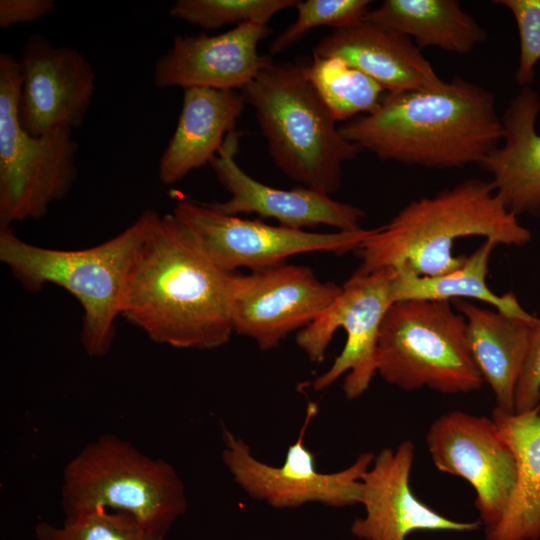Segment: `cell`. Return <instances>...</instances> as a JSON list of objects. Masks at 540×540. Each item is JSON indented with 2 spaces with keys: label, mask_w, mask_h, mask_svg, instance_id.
Masks as SVG:
<instances>
[{
  "label": "cell",
  "mask_w": 540,
  "mask_h": 540,
  "mask_svg": "<svg viewBox=\"0 0 540 540\" xmlns=\"http://www.w3.org/2000/svg\"><path fill=\"white\" fill-rule=\"evenodd\" d=\"M395 271L355 272L343 285L332 305L310 325L298 331L296 344L314 363L324 360L338 328L346 332V343L332 365L312 382L322 391L345 375L343 392L355 400L370 387L377 374V346L381 324L393 304Z\"/></svg>",
  "instance_id": "obj_9"
},
{
  "label": "cell",
  "mask_w": 540,
  "mask_h": 540,
  "mask_svg": "<svg viewBox=\"0 0 540 540\" xmlns=\"http://www.w3.org/2000/svg\"><path fill=\"white\" fill-rule=\"evenodd\" d=\"M491 418L514 454L517 480L503 517L485 529V540H539L540 410L515 413L494 407Z\"/></svg>",
  "instance_id": "obj_22"
},
{
  "label": "cell",
  "mask_w": 540,
  "mask_h": 540,
  "mask_svg": "<svg viewBox=\"0 0 540 540\" xmlns=\"http://www.w3.org/2000/svg\"><path fill=\"white\" fill-rule=\"evenodd\" d=\"M38 540H163L123 512L96 508L65 517L61 526L39 522Z\"/></svg>",
  "instance_id": "obj_26"
},
{
  "label": "cell",
  "mask_w": 540,
  "mask_h": 540,
  "mask_svg": "<svg viewBox=\"0 0 540 540\" xmlns=\"http://www.w3.org/2000/svg\"><path fill=\"white\" fill-rule=\"evenodd\" d=\"M339 130L381 160L438 169L480 165L503 140L494 94L459 76L440 89L387 92Z\"/></svg>",
  "instance_id": "obj_2"
},
{
  "label": "cell",
  "mask_w": 540,
  "mask_h": 540,
  "mask_svg": "<svg viewBox=\"0 0 540 540\" xmlns=\"http://www.w3.org/2000/svg\"><path fill=\"white\" fill-rule=\"evenodd\" d=\"M61 504L65 517L96 508L129 514L163 540L188 506L184 484L170 463L108 433L66 464Z\"/></svg>",
  "instance_id": "obj_6"
},
{
  "label": "cell",
  "mask_w": 540,
  "mask_h": 540,
  "mask_svg": "<svg viewBox=\"0 0 540 540\" xmlns=\"http://www.w3.org/2000/svg\"><path fill=\"white\" fill-rule=\"evenodd\" d=\"M455 304L466 319L472 356L493 392L496 407L514 412L515 390L537 317L531 320L511 317L462 300Z\"/></svg>",
  "instance_id": "obj_21"
},
{
  "label": "cell",
  "mask_w": 540,
  "mask_h": 540,
  "mask_svg": "<svg viewBox=\"0 0 540 540\" xmlns=\"http://www.w3.org/2000/svg\"><path fill=\"white\" fill-rule=\"evenodd\" d=\"M497 244L489 239L469 256L462 266L439 276H417L397 273L392 283L393 303L403 300L450 301L452 298H471L493 306L495 310L511 317L531 320L513 292L504 295L494 293L486 282L489 260Z\"/></svg>",
  "instance_id": "obj_24"
},
{
  "label": "cell",
  "mask_w": 540,
  "mask_h": 540,
  "mask_svg": "<svg viewBox=\"0 0 540 540\" xmlns=\"http://www.w3.org/2000/svg\"><path fill=\"white\" fill-rule=\"evenodd\" d=\"M317 413L318 406L309 401L298 436L289 445L280 466L260 461L244 439L223 429L222 461L234 482L250 498L280 509L308 503L336 508L361 504V479L375 455L364 452L345 469L331 473L319 471L316 455L305 444V435Z\"/></svg>",
  "instance_id": "obj_10"
},
{
  "label": "cell",
  "mask_w": 540,
  "mask_h": 540,
  "mask_svg": "<svg viewBox=\"0 0 540 540\" xmlns=\"http://www.w3.org/2000/svg\"><path fill=\"white\" fill-rule=\"evenodd\" d=\"M540 403V318L532 325L525 363L515 390V413H524Z\"/></svg>",
  "instance_id": "obj_30"
},
{
  "label": "cell",
  "mask_w": 540,
  "mask_h": 540,
  "mask_svg": "<svg viewBox=\"0 0 540 540\" xmlns=\"http://www.w3.org/2000/svg\"><path fill=\"white\" fill-rule=\"evenodd\" d=\"M240 136L236 131L228 134L222 148L210 161L219 182L231 195L226 201L207 203L210 208L234 216L256 213L292 229L305 230L318 225L347 232L362 229L366 213L355 205L336 201L309 187L275 188L249 176L235 161Z\"/></svg>",
  "instance_id": "obj_16"
},
{
  "label": "cell",
  "mask_w": 540,
  "mask_h": 540,
  "mask_svg": "<svg viewBox=\"0 0 540 540\" xmlns=\"http://www.w3.org/2000/svg\"><path fill=\"white\" fill-rule=\"evenodd\" d=\"M267 24L242 23L218 35H175L172 46L154 65V84L164 89L205 87L241 91L273 56L258 44L272 34Z\"/></svg>",
  "instance_id": "obj_15"
},
{
  "label": "cell",
  "mask_w": 540,
  "mask_h": 540,
  "mask_svg": "<svg viewBox=\"0 0 540 540\" xmlns=\"http://www.w3.org/2000/svg\"><path fill=\"white\" fill-rule=\"evenodd\" d=\"M377 374L405 391H477L485 383L472 356L467 322L450 301L403 300L386 312L377 346Z\"/></svg>",
  "instance_id": "obj_7"
},
{
  "label": "cell",
  "mask_w": 540,
  "mask_h": 540,
  "mask_svg": "<svg viewBox=\"0 0 540 540\" xmlns=\"http://www.w3.org/2000/svg\"><path fill=\"white\" fill-rule=\"evenodd\" d=\"M341 286L321 281L305 266L282 264L233 273L230 316L234 333L262 351L277 348L292 332L315 321L336 300Z\"/></svg>",
  "instance_id": "obj_12"
},
{
  "label": "cell",
  "mask_w": 540,
  "mask_h": 540,
  "mask_svg": "<svg viewBox=\"0 0 540 540\" xmlns=\"http://www.w3.org/2000/svg\"><path fill=\"white\" fill-rule=\"evenodd\" d=\"M415 446L403 440L395 449L383 448L363 475L365 513L356 518L351 533L361 540H406L415 531L470 532L481 521L448 518L419 500L412 492L410 474Z\"/></svg>",
  "instance_id": "obj_17"
},
{
  "label": "cell",
  "mask_w": 540,
  "mask_h": 540,
  "mask_svg": "<svg viewBox=\"0 0 540 540\" xmlns=\"http://www.w3.org/2000/svg\"><path fill=\"white\" fill-rule=\"evenodd\" d=\"M241 91L193 87L184 90L176 129L164 149L158 177L175 184L210 164L245 108Z\"/></svg>",
  "instance_id": "obj_19"
},
{
  "label": "cell",
  "mask_w": 540,
  "mask_h": 540,
  "mask_svg": "<svg viewBox=\"0 0 540 540\" xmlns=\"http://www.w3.org/2000/svg\"><path fill=\"white\" fill-rule=\"evenodd\" d=\"M23 82L18 103L21 128L41 136L59 128L80 127L95 93L96 74L75 48L54 46L32 34L19 59Z\"/></svg>",
  "instance_id": "obj_14"
},
{
  "label": "cell",
  "mask_w": 540,
  "mask_h": 540,
  "mask_svg": "<svg viewBox=\"0 0 540 540\" xmlns=\"http://www.w3.org/2000/svg\"><path fill=\"white\" fill-rule=\"evenodd\" d=\"M303 64L275 63L241 93L255 113L277 168L328 195L342 182V166L362 149L347 140L307 79Z\"/></svg>",
  "instance_id": "obj_5"
},
{
  "label": "cell",
  "mask_w": 540,
  "mask_h": 540,
  "mask_svg": "<svg viewBox=\"0 0 540 540\" xmlns=\"http://www.w3.org/2000/svg\"><path fill=\"white\" fill-rule=\"evenodd\" d=\"M172 214L186 226L206 256L228 273L239 268L255 272L276 267L298 254L357 251L373 230L317 233L273 226L223 214L191 200L178 201Z\"/></svg>",
  "instance_id": "obj_11"
},
{
  "label": "cell",
  "mask_w": 540,
  "mask_h": 540,
  "mask_svg": "<svg viewBox=\"0 0 540 540\" xmlns=\"http://www.w3.org/2000/svg\"><path fill=\"white\" fill-rule=\"evenodd\" d=\"M426 443L437 470L474 488L481 523L496 525L513 494L517 465L492 418L458 410L444 413L430 425Z\"/></svg>",
  "instance_id": "obj_13"
},
{
  "label": "cell",
  "mask_w": 540,
  "mask_h": 540,
  "mask_svg": "<svg viewBox=\"0 0 540 540\" xmlns=\"http://www.w3.org/2000/svg\"><path fill=\"white\" fill-rule=\"evenodd\" d=\"M369 0H306L298 1L297 18L270 44L269 54L277 55L299 41L308 31L328 26L339 29L365 19Z\"/></svg>",
  "instance_id": "obj_28"
},
{
  "label": "cell",
  "mask_w": 540,
  "mask_h": 540,
  "mask_svg": "<svg viewBox=\"0 0 540 540\" xmlns=\"http://www.w3.org/2000/svg\"><path fill=\"white\" fill-rule=\"evenodd\" d=\"M172 213L156 215L127 276L121 317L162 345L211 350L229 342L231 279Z\"/></svg>",
  "instance_id": "obj_1"
},
{
  "label": "cell",
  "mask_w": 540,
  "mask_h": 540,
  "mask_svg": "<svg viewBox=\"0 0 540 540\" xmlns=\"http://www.w3.org/2000/svg\"><path fill=\"white\" fill-rule=\"evenodd\" d=\"M55 8L53 0H0V27L35 22Z\"/></svg>",
  "instance_id": "obj_31"
},
{
  "label": "cell",
  "mask_w": 540,
  "mask_h": 540,
  "mask_svg": "<svg viewBox=\"0 0 540 540\" xmlns=\"http://www.w3.org/2000/svg\"><path fill=\"white\" fill-rule=\"evenodd\" d=\"M513 14L519 33L520 54L515 79L528 87L535 79V66L540 60V0H496Z\"/></svg>",
  "instance_id": "obj_29"
},
{
  "label": "cell",
  "mask_w": 540,
  "mask_h": 540,
  "mask_svg": "<svg viewBox=\"0 0 540 540\" xmlns=\"http://www.w3.org/2000/svg\"><path fill=\"white\" fill-rule=\"evenodd\" d=\"M539 111L538 94L523 87L501 117L503 146L480 164L491 173L496 194L516 216H540V134L535 129Z\"/></svg>",
  "instance_id": "obj_20"
},
{
  "label": "cell",
  "mask_w": 540,
  "mask_h": 540,
  "mask_svg": "<svg viewBox=\"0 0 540 540\" xmlns=\"http://www.w3.org/2000/svg\"><path fill=\"white\" fill-rule=\"evenodd\" d=\"M304 70L336 122L373 112L385 95L378 82L340 58L313 56Z\"/></svg>",
  "instance_id": "obj_25"
},
{
  "label": "cell",
  "mask_w": 540,
  "mask_h": 540,
  "mask_svg": "<svg viewBox=\"0 0 540 540\" xmlns=\"http://www.w3.org/2000/svg\"><path fill=\"white\" fill-rule=\"evenodd\" d=\"M157 214L146 210L113 238L77 250L33 245L11 226H0V261L26 290L38 292L52 284L73 295L83 311L82 347L89 356L103 357L115 338L132 260Z\"/></svg>",
  "instance_id": "obj_4"
},
{
  "label": "cell",
  "mask_w": 540,
  "mask_h": 540,
  "mask_svg": "<svg viewBox=\"0 0 540 540\" xmlns=\"http://www.w3.org/2000/svg\"><path fill=\"white\" fill-rule=\"evenodd\" d=\"M312 54L340 58L390 93L440 89L447 84L410 37L366 18L334 29L314 46Z\"/></svg>",
  "instance_id": "obj_18"
},
{
  "label": "cell",
  "mask_w": 540,
  "mask_h": 540,
  "mask_svg": "<svg viewBox=\"0 0 540 540\" xmlns=\"http://www.w3.org/2000/svg\"><path fill=\"white\" fill-rule=\"evenodd\" d=\"M365 18L410 37L420 49L468 54L487 38L485 29L457 0H385Z\"/></svg>",
  "instance_id": "obj_23"
},
{
  "label": "cell",
  "mask_w": 540,
  "mask_h": 540,
  "mask_svg": "<svg viewBox=\"0 0 540 540\" xmlns=\"http://www.w3.org/2000/svg\"><path fill=\"white\" fill-rule=\"evenodd\" d=\"M299 0H178L169 9L172 18L205 29L252 22L267 24L278 12Z\"/></svg>",
  "instance_id": "obj_27"
},
{
  "label": "cell",
  "mask_w": 540,
  "mask_h": 540,
  "mask_svg": "<svg viewBox=\"0 0 540 540\" xmlns=\"http://www.w3.org/2000/svg\"><path fill=\"white\" fill-rule=\"evenodd\" d=\"M23 74L18 59L0 54V226L40 220L76 182L78 144L72 129L41 136L25 132L18 120Z\"/></svg>",
  "instance_id": "obj_8"
},
{
  "label": "cell",
  "mask_w": 540,
  "mask_h": 540,
  "mask_svg": "<svg viewBox=\"0 0 540 540\" xmlns=\"http://www.w3.org/2000/svg\"><path fill=\"white\" fill-rule=\"evenodd\" d=\"M495 192L491 181L467 179L437 194L414 200L387 224L373 228L357 250L356 272L391 269L417 276H439L462 266L454 256L457 239L481 236L497 245L524 246L531 232Z\"/></svg>",
  "instance_id": "obj_3"
}]
</instances>
